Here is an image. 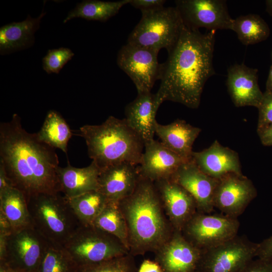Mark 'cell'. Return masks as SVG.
Here are the masks:
<instances>
[{"label":"cell","mask_w":272,"mask_h":272,"mask_svg":"<svg viewBox=\"0 0 272 272\" xmlns=\"http://www.w3.org/2000/svg\"><path fill=\"white\" fill-rule=\"evenodd\" d=\"M0 163L13 186L26 199L40 193L60 192L54 148L41 141L37 133L27 131L17 114L0 123Z\"/></svg>","instance_id":"1"},{"label":"cell","mask_w":272,"mask_h":272,"mask_svg":"<svg viewBox=\"0 0 272 272\" xmlns=\"http://www.w3.org/2000/svg\"><path fill=\"white\" fill-rule=\"evenodd\" d=\"M216 33H201L184 25L166 61L160 64L161 84L156 94L162 103L171 101L192 109L199 107L204 86L215 74L213 60Z\"/></svg>","instance_id":"2"},{"label":"cell","mask_w":272,"mask_h":272,"mask_svg":"<svg viewBox=\"0 0 272 272\" xmlns=\"http://www.w3.org/2000/svg\"><path fill=\"white\" fill-rule=\"evenodd\" d=\"M118 205L126 224L129 253L133 256L155 253L173 235L175 230L149 179L140 175L133 191Z\"/></svg>","instance_id":"3"},{"label":"cell","mask_w":272,"mask_h":272,"mask_svg":"<svg viewBox=\"0 0 272 272\" xmlns=\"http://www.w3.org/2000/svg\"><path fill=\"white\" fill-rule=\"evenodd\" d=\"M79 131L89 157L101 170L122 163L139 165L145 144L124 118L110 116L101 124L84 125Z\"/></svg>","instance_id":"4"},{"label":"cell","mask_w":272,"mask_h":272,"mask_svg":"<svg viewBox=\"0 0 272 272\" xmlns=\"http://www.w3.org/2000/svg\"><path fill=\"white\" fill-rule=\"evenodd\" d=\"M60 193L36 194L27 201L33 227L49 243L63 246L82 225Z\"/></svg>","instance_id":"5"},{"label":"cell","mask_w":272,"mask_h":272,"mask_svg":"<svg viewBox=\"0 0 272 272\" xmlns=\"http://www.w3.org/2000/svg\"><path fill=\"white\" fill-rule=\"evenodd\" d=\"M141 12V19L129 35L127 43L158 52L163 48L169 51L184 26L177 8L164 6Z\"/></svg>","instance_id":"6"},{"label":"cell","mask_w":272,"mask_h":272,"mask_svg":"<svg viewBox=\"0 0 272 272\" xmlns=\"http://www.w3.org/2000/svg\"><path fill=\"white\" fill-rule=\"evenodd\" d=\"M63 247L78 266L99 263L129 253L117 238L92 225H82Z\"/></svg>","instance_id":"7"},{"label":"cell","mask_w":272,"mask_h":272,"mask_svg":"<svg viewBox=\"0 0 272 272\" xmlns=\"http://www.w3.org/2000/svg\"><path fill=\"white\" fill-rule=\"evenodd\" d=\"M48 244L33 227L0 232V261L18 272H36Z\"/></svg>","instance_id":"8"},{"label":"cell","mask_w":272,"mask_h":272,"mask_svg":"<svg viewBox=\"0 0 272 272\" xmlns=\"http://www.w3.org/2000/svg\"><path fill=\"white\" fill-rule=\"evenodd\" d=\"M237 218L223 214L197 211L181 230L185 238L202 251L222 244L238 235Z\"/></svg>","instance_id":"9"},{"label":"cell","mask_w":272,"mask_h":272,"mask_svg":"<svg viewBox=\"0 0 272 272\" xmlns=\"http://www.w3.org/2000/svg\"><path fill=\"white\" fill-rule=\"evenodd\" d=\"M258 243L237 235L216 246L204 250L196 272H239L256 257Z\"/></svg>","instance_id":"10"},{"label":"cell","mask_w":272,"mask_h":272,"mask_svg":"<svg viewBox=\"0 0 272 272\" xmlns=\"http://www.w3.org/2000/svg\"><path fill=\"white\" fill-rule=\"evenodd\" d=\"M158 52L127 43L119 50L117 63L134 84L138 94L151 92L159 80Z\"/></svg>","instance_id":"11"},{"label":"cell","mask_w":272,"mask_h":272,"mask_svg":"<svg viewBox=\"0 0 272 272\" xmlns=\"http://www.w3.org/2000/svg\"><path fill=\"white\" fill-rule=\"evenodd\" d=\"M184 25L194 30H231L234 21L224 0H178L175 2Z\"/></svg>","instance_id":"12"},{"label":"cell","mask_w":272,"mask_h":272,"mask_svg":"<svg viewBox=\"0 0 272 272\" xmlns=\"http://www.w3.org/2000/svg\"><path fill=\"white\" fill-rule=\"evenodd\" d=\"M250 179L243 174L230 173L218 180L214 195V208L237 218L257 196Z\"/></svg>","instance_id":"13"},{"label":"cell","mask_w":272,"mask_h":272,"mask_svg":"<svg viewBox=\"0 0 272 272\" xmlns=\"http://www.w3.org/2000/svg\"><path fill=\"white\" fill-rule=\"evenodd\" d=\"M202 251L174 230L171 238L155 253L154 260L163 272H196Z\"/></svg>","instance_id":"14"},{"label":"cell","mask_w":272,"mask_h":272,"mask_svg":"<svg viewBox=\"0 0 272 272\" xmlns=\"http://www.w3.org/2000/svg\"><path fill=\"white\" fill-rule=\"evenodd\" d=\"M165 214L175 230L181 231L198 211L195 199L171 179L154 182Z\"/></svg>","instance_id":"15"},{"label":"cell","mask_w":272,"mask_h":272,"mask_svg":"<svg viewBox=\"0 0 272 272\" xmlns=\"http://www.w3.org/2000/svg\"><path fill=\"white\" fill-rule=\"evenodd\" d=\"M171 179L185 188L195 199L198 212L211 213L218 180L203 172L192 160L182 164Z\"/></svg>","instance_id":"16"},{"label":"cell","mask_w":272,"mask_h":272,"mask_svg":"<svg viewBox=\"0 0 272 272\" xmlns=\"http://www.w3.org/2000/svg\"><path fill=\"white\" fill-rule=\"evenodd\" d=\"M144 148L138 165L139 171L141 176L153 182L171 179L180 165L186 162L154 140L145 145Z\"/></svg>","instance_id":"17"},{"label":"cell","mask_w":272,"mask_h":272,"mask_svg":"<svg viewBox=\"0 0 272 272\" xmlns=\"http://www.w3.org/2000/svg\"><path fill=\"white\" fill-rule=\"evenodd\" d=\"M227 72L226 85L235 106L257 108L263 94L258 83V70L243 63H236L229 67Z\"/></svg>","instance_id":"18"},{"label":"cell","mask_w":272,"mask_h":272,"mask_svg":"<svg viewBox=\"0 0 272 272\" xmlns=\"http://www.w3.org/2000/svg\"><path fill=\"white\" fill-rule=\"evenodd\" d=\"M140 176L138 165L122 163L108 166L101 170L97 190L118 203L133 191Z\"/></svg>","instance_id":"19"},{"label":"cell","mask_w":272,"mask_h":272,"mask_svg":"<svg viewBox=\"0 0 272 272\" xmlns=\"http://www.w3.org/2000/svg\"><path fill=\"white\" fill-rule=\"evenodd\" d=\"M192 160L203 172L217 179L230 173L242 174L238 153L218 140L207 149L193 152Z\"/></svg>","instance_id":"20"},{"label":"cell","mask_w":272,"mask_h":272,"mask_svg":"<svg viewBox=\"0 0 272 272\" xmlns=\"http://www.w3.org/2000/svg\"><path fill=\"white\" fill-rule=\"evenodd\" d=\"M161 101L156 94H138L125 108L124 118L129 126L142 139L145 145L154 140L156 113Z\"/></svg>","instance_id":"21"},{"label":"cell","mask_w":272,"mask_h":272,"mask_svg":"<svg viewBox=\"0 0 272 272\" xmlns=\"http://www.w3.org/2000/svg\"><path fill=\"white\" fill-rule=\"evenodd\" d=\"M201 129L177 119L167 125L156 122L155 133L161 143L186 161L192 159L193 143Z\"/></svg>","instance_id":"22"},{"label":"cell","mask_w":272,"mask_h":272,"mask_svg":"<svg viewBox=\"0 0 272 272\" xmlns=\"http://www.w3.org/2000/svg\"><path fill=\"white\" fill-rule=\"evenodd\" d=\"M100 171L93 161L83 168L73 167L69 162L66 167L59 166L57 174L60 192L66 197L71 198L97 190Z\"/></svg>","instance_id":"23"},{"label":"cell","mask_w":272,"mask_h":272,"mask_svg":"<svg viewBox=\"0 0 272 272\" xmlns=\"http://www.w3.org/2000/svg\"><path fill=\"white\" fill-rule=\"evenodd\" d=\"M46 13L43 10L39 17L29 15L20 22L8 24L0 28V53L8 54L31 47L35 40L34 34L39 28L41 20Z\"/></svg>","instance_id":"24"},{"label":"cell","mask_w":272,"mask_h":272,"mask_svg":"<svg viewBox=\"0 0 272 272\" xmlns=\"http://www.w3.org/2000/svg\"><path fill=\"white\" fill-rule=\"evenodd\" d=\"M0 215L6 219L12 231L33 227L26 196L14 187L0 193Z\"/></svg>","instance_id":"25"},{"label":"cell","mask_w":272,"mask_h":272,"mask_svg":"<svg viewBox=\"0 0 272 272\" xmlns=\"http://www.w3.org/2000/svg\"><path fill=\"white\" fill-rule=\"evenodd\" d=\"M130 1V0H122L117 2L83 1L78 3L76 7L69 12L63 22L65 23L76 18L104 22L116 15L120 9L129 4Z\"/></svg>","instance_id":"26"},{"label":"cell","mask_w":272,"mask_h":272,"mask_svg":"<svg viewBox=\"0 0 272 272\" xmlns=\"http://www.w3.org/2000/svg\"><path fill=\"white\" fill-rule=\"evenodd\" d=\"M37 134L41 141L54 148L61 150L67 154L68 142L73 133L68 124L59 113L55 110H49Z\"/></svg>","instance_id":"27"},{"label":"cell","mask_w":272,"mask_h":272,"mask_svg":"<svg viewBox=\"0 0 272 272\" xmlns=\"http://www.w3.org/2000/svg\"><path fill=\"white\" fill-rule=\"evenodd\" d=\"M231 30L244 45H252L266 40L270 34L266 22L259 15L250 14L234 19Z\"/></svg>","instance_id":"28"},{"label":"cell","mask_w":272,"mask_h":272,"mask_svg":"<svg viewBox=\"0 0 272 272\" xmlns=\"http://www.w3.org/2000/svg\"><path fill=\"white\" fill-rule=\"evenodd\" d=\"M66 198L83 226L92 225L109 201L103 194L97 190L88 191L73 197Z\"/></svg>","instance_id":"29"},{"label":"cell","mask_w":272,"mask_h":272,"mask_svg":"<svg viewBox=\"0 0 272 272\" xmlns=\"http://www.w3.org/2000/svg\"><path fill=\"white\" fill-rule=\"evenodd\" d=\"M92 225L117 238L129 250L126 224L118 203L108 201Z\"/></svg>","instance_id":"30"},{"label":"cell","mask_w":272,"mask_h":272,"mask_svg":"<svg viewBox=\"0 0 272 272\" xmlns=\"http://www.w3.org/2000/svg\"><path fill=\"white\" fill-rule=\"evenodd\" d=\"M78 268L63 246L49 243L36 272H77Z\"/></svg>","instance_id":"31"},{"label":"cell","mask_w":272,"mask_h":272,"mask_svg":"<svg viewBox=\"0 0 272 272\" xmlns=\"http://www.w3.org/2000/svg\"><path fill=\"white\" fill-rule=\"evenodd\" d=\"M129 253L99 263L78 266L77 272H135L138 269Z\"/></svg>","instance_id":"32"},{"label":"cell","mask_w":272,"mask_h":272,"mask_svg":"<svg viewBox=\"0 0 272 272\" xmlns=\"http://www.w3.org/2000/svg\"><path fill=\"white\" fill-rule=\"evenodd\" d=\"M74 55V52L68 48L49 49L42 58L43 69L48 74H58Z\"/></svg>","instance_id":"33"},{"label":"cell","mask_w":272,"mask_h":272,"mask_svg":"<svg viewBox=\"0 0 272 272\" xmlns=\"http://www.w3.org/2000/svg\"><path fill=\"white\" fill-rule=\"evenodd\" d=\"M257 130L272 124V89L265 90L259 107Z\"/></svg>","instance_id":"34"},{"label":"cell","mask_w":272,"mask_h":272,"mask_svg":"<svg viewBox=\"0 0 272 272\" xmlns=\"http://www.w3.org/2000/svg\"><path fill=\"white\" fill-rule=\"evenodd\" d=\"M239 272H272V264L260 258L252 259Z\"/></svg>","instance_id":"35"},{"label":"cell","mask_w":272,"mask_h":272,"mask_svg":"<svg viewBox=\"0 0 272 272\" xmlns=\"http://www.w3.org/2000/svg\"><path fill=\"white\" fill-rule=\"evenodd\" d=\"M165 3L163 0H130L129 4L142 12L163 7Z\"/></svg>","instance_id":"36"},{"label":"cell","mask_w":272,"mask_h":272,"mask_svg":"<svg viewBox=\"0 0 272 272\" xmlns=\"http://www.w3.org/2000/svg\"><path fill=\"white\" fill-rule=\"evenodd\" d=\"M256 257L265 260L272 258V235L258 243Z\"/></svg>","instance_id":"37"},{"label":"cell","mask_w":272,"mask_h":272,"mask_svg":"<svg viewBox=\"0 0 272 272\" xmlns=\"http://www.w3.org/2000/svg\"><path fill=\"white\" fill-rule=\"evenodd\" d=\"M261 144L265 146H272V124L257 130Z\"/></svg>","instance_id":"38"},{"label":"cell","mask_w":272,"mask_h":272,"mask_svg":"<svg viewBox=\"0 0 272 272\" xmlns=\"http://www.w3.org/2000/svg\"><path fill=\"white\" fill-rule=\"evenodd\" d=\"M138 272H163V271L156 261L145 259L141 264Z\"/></svg>","instance_id":"39"},{"label":"cell","mask_w":272,"mask_h":272,"mask_svg":"<svg viewBox=\"0 0 272 272\" xmlns=\"http://www.w3.org/2000/svg\"><path fill=\"white\" fill-rule=\"evenodd\" d=\"M12 187H13L12 184L6 174L3 164L0 163V193Z\"/></svg>","instance_id":"40"},{"label":"cell","mask_w":272,"mask_h":272,"mask_svg":"<svg viewBox=\"0 0 272 272\" xmlns=\"http://www.w3.org/2000/svg\"><path fill=\"white\" fill-rule=\"evenodd\" d=\"M0 272H18L5 261H0Z\"/></svg>","instance_id":"41"},{"label":"cell","mask_w":272,"mask_h":272,"mask_svg":"<svg viewBox=\"0 0 272 272\" xmlns=\"http://www.w3.org/2000/svg\"><path fill=\"white\" fill-rule=\"evenodd\" d=\"M272 89V65H271L268 78L266 83V89L265 90H271Z\"/></svg>","instance_id":"42"},{"label":"cell","mask_w":272,"mask_h":272,"mask_svg":"<svg viewBox=\"0 0 272 272\" xmlns=\"http://www.w3.org/2000/svg\"><path fill=\"white\" fill-rule=\"evenodd\" d=\"M266 10L269 15L272 16V0H267L265 1Z\"/></svg>","instance_id":"43"},{"label":"cell","mask_w":272,"mask_h":272,"mask_svg":"<svg viewBox=\"0 0 272 272\" xmlns=\"http://www.w3.org/2000/svg\"><path fill=\"white\" fill-rule=\"evenodd\" d=\"M268 261L272 264V258Z\"/></svg>","instance_id":"44"},{"label":"cell","mask_w":272,"mask_h":272,"mask_svg":"<svg viewBox=\"0 0 272 272\" xmlns=\"http://www.w3.org/2000/svg\"></svg>","instance_id":"45"}]
</instances>
